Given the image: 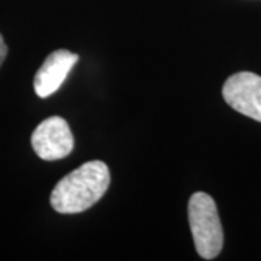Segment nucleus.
<instances>
[{
    "label": "nucleus",
    "mask_w": 261,
    "mask_h": 261,
    "mask_svg": "<svg viewBox=\"0 0 261 261\" xmlns=\"http://www.w3.org/2000/svg\"><path fill=\"white\" fill-rule=\"evenodd\" d=\"M111 183L108 166L99 161H87L61 178L51 193V206L58 214H79L97 203Z\"/></svg>",
    "instance_id": "f257e3e1"
},
{
    "label": "nucleus",
    "mask_w": 261,
    "mask_h": 261,
    "mask_svg": "<svg viewBox=\"0 0 261 261\" xmlns=\"http://www.w3.org/2000/svg\"><path fill=\"white\" fill-rule=\"evenodd\" d=\"M189 224L197 254L205 260H214L224 247V231L215 200L197 192L189 200Z\"/></svg>",
    "instance_id": "f03ea898"
},
{
    "label": "nucleus",
    "mask_w": 261,
    "mask_h": 261,
    "mask_svg": "<svg viewBox=\"0 0 261 261\" xmlns=\"http://www.w3.org/2000/svg\"><path fill=\"white\" fill-rule=\"evenodd\" d=\"M31 142L38 157L45 161L65 159L74 147L70 126L61 116H51L41 122L34 130Z\"/></svg>",
    "instance_id": "7ed1b4c3"
},
{
    "label": "nucleus",
    "mask_w": 261,
    "mask_h": 261,
    "mask_svg": "<svg viewBox=\"0 0 261 261\" xmlns=\"http://www.w3.org/2000/svg\"><path fill=\"white\" fill-rule=\"evenodd\" d=\"M225 102L237 112L261 122V77L241 71L231 75L222 89Z\"/></svg>",
    "instance_id": "20e7f679"
},
{
    "label": "nucleus",
    "mask_w": 261,
    "mask_h": 261,
    "mask_svg": "<svg viewBox=\"0 0 261 261\" xmlns=\"http://www.w3.org/2000/svg\"><path fill=\"white\" fill-rule=\"evenodd\" d=\"M79 61V56L67 49H57L45 58L34 79V89L39 97H48L61 87L68 73Z\"/></svg>",
    "instance_id": "39448f33"
},
{
    "label": "nucleus",
    "mask_w": 261,
    "mask_h": 261,
    "mask_svg": "<svg viewBox=\"0 0 261 261\" xmlns=\"http://www.w3.org/2000/svg\"><path fill=\"white\" fill-rule=\"evenodd\" d=\"M6 56H8V45L5 44L3 37L0 35V65H2V63L5 61Z\"/></svg>",
    "instance_id": "423d86ee"
}]
</instances>
